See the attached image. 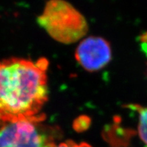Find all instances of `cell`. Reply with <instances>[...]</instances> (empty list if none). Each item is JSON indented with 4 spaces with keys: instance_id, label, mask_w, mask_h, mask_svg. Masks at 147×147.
<instances>
[{
    "instance_id": "6da1fadb",
    "label": "cell",
    "mask_w": 147,
    "mask_h": 147,
    "mask_svg": "<svg viewBox=\"0 0 147 147\" xmlns=\"http://www.w3.org/2000/svg\"><path fill=\"white\" fill-rule=\"evenodd\" d=\"M45 58H11L0 62V121L40 122L48 100Z\"/></svg>"
},
{
    "instance_id": "7a4b0ae2",
    "label": "cell",
    "mask_w": 147,
    "mask_h": 147,
    "mask_svg": "<svg viewBox=\"0 0 147 147\" xmlns=\"http://www.w3.org/2000/svg\"><path fill=\"white\" fill-rule=\"evenodd\" d=\"M37 22L51 38L62 44L77 42L88 32L84 16L66 0H49Z\"/></svg>"
},
{
    "instance_id": "3957f363",
    "label": "cell",
    "mask_w": 147,
    "mask_h": 147,
    "mask_svg": "<svg viewBox=\"0 0 147 147\" xmlns=\"http://www.w3.org/2000/svg\"><path fill=\"white\" fill-rule=\"evenodd\" d=\"M38 122L18 121L0 126V147H45L52 142L41 128Z\"/></svg>"
},
{
    "instance_id": "277c9868",
    "label": "cell",
    "mask_w": 147,
    "mask_h": 147,
    "mask_svg": "<svg viewBox=\"0 0 147 147\" xmlns=\"http://www.w3.org/2000/svg\"><path fill=\"white\" fill-rule=\"evenodd\" d=\"M112 57L110 45L100 37H89L80 42L75 58L84 69L96 71L108 64Z\"/></svg>"
},
{
    "instance_id": "5b68a950",
    "label": "cell",
    "mask_w": 147,
    "mask_h": 147,
    "mask_svg": "<svg viewBox=\"0 0 147 147\" xmlns=\"http://www.w3.org/2000/svg\"><path fill=\"white\" fill-rule=\"evenodd\" d=\"M131 109L136 110L139 115L138 133L140 140L147 147V107L131 105Z\"/></svg>"
},
{
    "instance_id": "8992f818",
    "label": "cell",
    "mask_w": 147,
    "mask_h": 147,
    "mask_svg": "<svg viewBox=\"0 0 147 147\" xmlns=\"http://www.w3.org/2000/svg\"><path fill=\"white\" fill-rule=\"evenodd\" d=\"M45 147H92L89 144L86 143H76L72 140H68V141L62 142L61 143L56 144L54 142H50L47 143Z\"/></svg>"
}]
</instances>
